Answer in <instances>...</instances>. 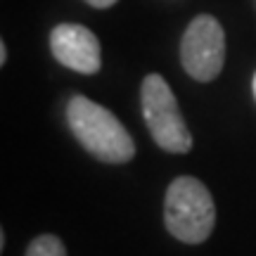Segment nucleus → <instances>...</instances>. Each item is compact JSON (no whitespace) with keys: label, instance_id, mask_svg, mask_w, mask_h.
<instances>
[{"label":"nucleus","instance_id":"nucleus-1","mask_svg":"<svg viewBox=\"0 0 256 256\" xmlns=\"http://www.w3.org/2000/svg\"><path fill=\"white\" fill-rule=\"evenodd\" d=\"M66 124L83 150L104 164H126L136 156V142L124 124L86 95L66 102Z\"/></svg>","mask_w":256,"mask_h":256},{"label":"nucleus","instance_id":"nucleus-2","mask_svg":"<svg viewBox=\"0 0 256 256\" xmlns=\"http://www.w3.org/2000/svg\"><path fill=\"white\" fill-rule=\"evenodd\" d=\"M164 220L176 240L185 244L204 242L216 223V206L206 185L192 176H178L166 190Z\"/></svg>","mask_w":256,"mask_h":256},{"label":"nucleus","instance_id":"nucleus-3","mask_svg":"<svg viewBox=\"0 0 256 256\" xmlns=\"http://www.w3.org/2000/svg\"><path fill=\"white\" fill-rule=\"evenodd\" d=\"M140 104H142V119L156 145L171 154L190 152L192 133L178 110L171 86L159 74L145 76L140 88Z\"/></svg>","mask_w":256,"mask_h":256},{"label":"nucleus","instance_id":"nucleus-4","mask_svg":"<svg viewBox=\"0 0 256 256\" xmlns=\"http://www.w3.org/2000/svg\"><path fill=\"white\" fill-rule=\"evenodd\" d=\"M226 62V34L216 17L197 14L180 40V64L194 81L209 83L223 69Z\"/></svg>","mask_w":256,"mask_h":256},{"label":"nucleus","instance_id":"nucleus-5","mask_svg":"<svg viewBox=\"0 0 256 256\" xmlns=\"http://www.w3.org/2000/svg\"><path fill=\"white\" fill-rule=\"evenodd\" d=\"M50 50L57 62L72 72L98 74L102 66L100 40L83 24H57L50 34Z\"/></svg>","mask_w":256,"mask_h":256},{"label":"nucleus","instance_id":"nucleus-6","mask_svg":"<svg viewBox=\"0 0 256 256\" xmlns=\"http://www.w3.org/2000/svg\"><path fill=\"white\" fill-rule=\"evenodd\" d=\"M26 256H66V249L57 235H38L28 244Z\"/></svg>","mask_w":256,"mask_h":256},{"label":"nucleus","instance_id":"nucleus-7","mask_svg":"<svg viewBox=\"0 0 256 256\" xmlns=\"http://www.w3.org/2000/svg\"><path fill=\"white\" fill-rule=\"evenodd\" d=\"M86 5H90V8H98V10H104V8H112V5H116V0H86Z\"/></svg>","mask_w":256,"mask_h":256},{"label":"nucleus","instance_id":"nucleus-8","mask_svg":"<svg viewBox=\"0 0 256 256\" xmlns=\"http://www.w3.org/2000/svg\"><path fill=\"white\" fill-rule=\"evenodd\" d=\"M8 62V46H5V40L0 43V64Z\"/></svg>","mask_w":256,"mask_h":256},{"label":"nucleus","instance_id":"nucleus-9","mask_svg":"<svg viewBox=\"0 0 256 256\" xmlns=\"http://www.w3.org/2000/svg\"><path fill=\"white\" fill-rule=\"evenodd\" d=\"M252 88H254V98H256V74H254V81H252Z\"/></svg>","mask_w":256,"mask_h":256}]
</instances>
